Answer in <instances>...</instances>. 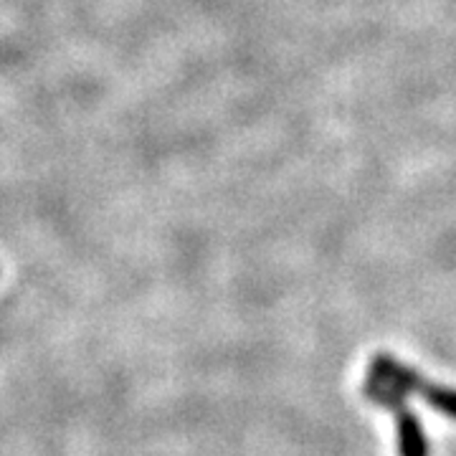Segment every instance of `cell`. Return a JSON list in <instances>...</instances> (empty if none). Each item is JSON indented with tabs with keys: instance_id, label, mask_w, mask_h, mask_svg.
Segmentation results:
<instances>
[{
	"instance_id": "obj_1",
	"label": "cell",
	"mask_w": 456,
	"mask_h": 456,
	"mask_svg": "<svg viewBox=\"0 0 456 456\" xmlns=\"http://www.w3.org/2000/svg\"><path fill=\"white\" fill-rule=\"evenodd\" d=\"M368 375L375 378V380L388 383L393 388H398L406 398L408 395H421V391H424L426 386V380L421 378L419 370L408 368V365H403L401 360H395L393 355H388V353H378V355L370 358Z\"/></svg>"
},
{
	"instance_id": "obj_2",
	"label": "cell",
	"mask_w": 456,
	"mask_h": 456,
	"mask_svg": "<svg viewBox=\"0 0 456 456\" xmlns=\"http://www.w3.org/2000/svg\"><path fill=\"white\" fill-rule=\"evenodd\" d=\"M395 431H398V452H401V456H431L424 424L408 406L395 411Z\"/></svg>"
},
{
	"instance_id": "obj_3",
	"label": "cell",
	"mask_w": 456,
	"mask_h": 456,
	"mask_svg": "<svg viewBox=\"0 0 456 456\" xmlns=\"http://www.w3.org/2000/svg\"><path fill=\"white\" fill-rule=\"evenodd\" d=\"M419 398H424L428 406L444 413L449 421H456V388L439 386V383H426Z\"/></svg>"
},
{
	"instance_id": "obj_4",
	"label": "cell",
	"mask_w": 456,
	"mask_h": 456,
	"mask_svg": "<svg viewBox=\"0 0 456 456\" xmlns=\"http://www.w3.org/2000/svg\"><path fill=\"white\" fill-rule=\"evenodd\" d=\"M365 395L370 398V401H375L378 406L388 408V411H398V408L406 406V395L398 391V388H393V386H388V383H383V380H375V378H370L368 375V380H365Z\"/></svg>"
}]
</instances>
